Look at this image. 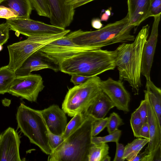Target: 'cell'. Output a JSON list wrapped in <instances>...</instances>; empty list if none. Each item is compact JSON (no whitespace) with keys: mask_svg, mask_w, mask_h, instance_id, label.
I'll return each mask as SVG.
<instances>
[{"mask_svg":"<svg viewBox=\"0 0 161 161\" xmlns=\"http://www.w3.org/2000/svg\"><path fill=\"white\" fill-rule=\"evenodd\" d=\"M149 28L148 25L143 26L133 42L122 43L116 49L117 53L116 67L119 71V80L127 81L135 95L139 94L142 85V54L144 45L148 37Z\"/></svg>","mask_w":161,"mask_h":161,"instance_id":"1","label":"cell"},{"mask_svg":"<svg viewBox=\"0 0 161 161\" xmlns=\"http://www.w3.org/2000/svg\"><path fill=\"white\" fill-rule=\"evenodd\" d=\"M116 50L101 49L84 51L68 58L59 65V71L66 74L92 77L116 67Z\"/></svg>","mask_w":161,"mask_h":161,"instance_id":"2","label":"cell"},{"mask_svg":"<svg viewBox=\"0 0 161 161\" xmlns=\"http://www.w3.org/2000/svg\"><path fill=\"white\" fill-rule=\"evenodd\" d=\"M134 28L126 15L122 19L109 23L101 29L90 31L79 29L69 32V34L75 43L94 50L117 43L133 41L135 38L131 32Z\"/></svg>","mask_w":161,"mask_h":161,"instance_id":"3","label":"cell"},{"mask_svg":"<svg viewBox=\"0 0 161 161\" xmlns=\"http://www.w3.org/2000/svg\"><path fill=\"white\" fill-rule=\"evenodd\" d=\"M97 120L87 115L82 125L49 155L48 161H88L93 124Z\"/></svg>","mask_w":161,"mask_h":161,"instance_id":"4","label":"cell"},{"mask_svg":"<svg viewBox=\"0 0 161 161\" xmlns=\"http://www.w3.org/2000/svg\"><path fill=\"white\" fill-rule=\"evenodd\" d=\"M17 127L30 142L37 146L44 153L50 155L47 128L39 110L31 108L21 103L16 114Z\"/></svg>","mask_w":161,"mask_h":161,"instance_id":"5","label":"cell"},{"mask_svg":"<svg viewBox=\"0 0 161 161\" xmlns=\"http://www.w3.org/2000/svg\"><path fill=\"white\" fill-rule=\"evenodd\" d=\"M101 80L97 76L92 77L69 89L62 104L64 112L71 117L79 113H85L103 92Z\"/></svg>","mask_w":161,"mask_h":161,"instance_id":"6","label":"cell"},{"mask_svg":"<svg viewBox=\"0 0 161 161\" xmlns=\"http://www.w3.org/2000/svg\"><path fill=\"white\" fill-rule=\"evenodd\" d=\"M70 32V30L65 29L62 32L56 34L29 36L25 40L8 46L9 61L8 67L15 72L32 53Z\"/></svg>","mask_w":161,"mask_h":161,"instance_id":"7","label":"cell"},{"mask_svg":"<svg viewBox=\"0 0 161 161\" xmlns=\"http://www.w3.org/2000/svg\"><path fill=\"white\" fill-rule=\"evenodd\" d=\"M69 33L48 43L39 50L59 67L65 60L81 52L92 50L88 47L75 43Z\"/></svg>","mask_w":161,"mask_h":161,"instance_id":"8","label":"cell"},{"mask_svg":"<svg viewBox=\"0 0 161 161\" xmlns=\"http://www.w3.org/2000/svg\"><path fill=\"white\" fill-rule=\"evenodd\" d=\"M44 87L43 79L40 75L31 74L16 75L8 93L31 102H36L39 93Z\"/></svg>","mask_w":161,"mask_h":161,"instance_id":"9","label":"cell"},{"mask_svg":"<svg viewBox=\"0 0 161 161\" xmlns=\"http://www.w3.org/2000/svg\"><path fill=\"white\" fill-rule=\"evenodd\" d=\"M10 30L18 36L21 34L28 37L58 34L65 29L30 19L12 18L6 19Z\"/></svg>","mask_w":161,"mask_h":161,"instance_id":"10","label":"cell"},{"mask_svg":"<svg viewBox=\"0 0 161 161\" xmlns=\"http://www.w3.org/2000/svg\"><path fill=\"white\" fill-rule=\"evenodd\" d=\"M100 85L102 92L107 96L118 109L125 113L129 112L130 96L122 81L115 80L109 77L106 80H101Z\"/></svg>","mask_w":161,"mask_h":161,"instance_id":"11","label":"cell"},{"mask_svg":"<svg viewBox=\"0 0 161 161\" xmlns=\"http://www.w3.org/2000/svg\"><path fill=\"white\" fill-rule=\"evenodd\" d=\"M49 9L51 25L65 29L72 23L75 9L69 0H47Z\"/></svg>","mask_w":161,"mask_h":161,"instance_id":"12","label":"cell"},{"mask_svg":"<svg viewBox=\"0 0 161 161\" xmlns=\"http://www.w3.org/2000/svg\"><path fill=\"white\" fill-rule=\"evenodd\" d=\"M160 14L153 17L151 34L145 42L143 49L141 67V74L146 80H150V72L158 35V26L161 18Z\"/></svg>","mask_w":161,"mask_h":161,"instance_id":"13","label":"cell"},{"mask_svg":"<svg viewBox=\"0 0 161 161\" xmlns=\"http://www.w3.org/2000/svg\"><path fill=\"white\" fill-rule=\"evenodd\" d=\"M20 138L11 127L0 135V161H20L19 148Z\"/></svg>","mask_w":161,"mask_h":161,"instance_id":"14","label":"cell"},{"mask_svg":"<svg viewBox=\"0 0 161 161\" xmlns=\"http://www.w3.org/2000/svg\"><path fill=\"white\" fill-rule=\"evenodd\" d=\"M144 92V98L147 102V122L149 133V140L147 146L149 149V154L146 161H153L155 153L161 147V125L159 123L156 114L145 90Z\"/></svg>","mask_w":161,"mask_h":161,"instance_id":"15","label":"cell"},{"mask_svg":"<svg viewBox=\"0 0 161 161\" xmlns=\"http://www.w3.org/2000/svg\"><path fill=\"white\" fill-rule=\"evenodd\" d=\"M46 69H51L55 72L59 70V66L38 50L28 57L15 73L16 75H25L30 74L33 71Z\"/></svg>","mask_w":161,"mask_h":161,"instance_id":"16","label":"cell"},{"mask_svg":"<svg viewBox=\"0 0 161 161\" xmlns=\"http://www.w3.org/2000/svg\"><path fill=\"white\" fill-rule=\"evenodd\" d=\"M40 111L49 131L54 134L62 135L67 124L66 113L63 110L53 104Z\"/></svg>","mask_w":161,"mask_h":161,"instance_id":"17","label":"cell"},{"mask_svg":"<svg viewBox=\"0 0 161 161\" xmlns=\"http://www.w3.org/2000/svg\"><path fill=\"white\" fill-rule=\"evenodd\" d=\"M128 16L130 24L134 27L151 17L149 0H127Z\"/></svg>","mask_w":161,"mask_h":161,"instance_id":"18","label":"cell"},{"mask_svg":"<svg viewBox=\"0 0 161 161\" xmlns=\"http://www.w3.org/2000/svg\"><path fill=\"white\" fill-rule=\"evenodd\" d=\"M115 107L113 103L102 92L84 113L97 120L104 118L109 110Z\"/></svg>","mask_w":161,"mask_h":161,"instance_id":"19","label":"cell"},{"mask_svg":"<svg viewBox=\"0 0 161 161\" xmlns=\"http://www.w3.org/2000/svg\"><path fill=\"white\" fill-rule=\"evenodd\" d=\"M0 6L10 8L18 14L17 18L28 19L32 10L30 0H0Z\"/></svg>","mask_w":161,"mask_h":161,"instance_id":"20","label":"cell"},{"mask_svg":"<svg viewBox=\"0 0 161 161\" xmlns=\"http://www.w3.org/2000/svg\"><path fill=\"white\" fill-rule=\"evenodd\" d=\"M152 106L161 125V90L150 80H146V90Z\"/></svg>","mask_w":161,"mask_h":161,"instance_id":"21","label":"cell"},{"mask_svg":"<svg viewBox=\"0 0 161 161\" xmlns=\"http://www.w3.org/2000/svg\"><path fill=\"white\" fill-rule=\"evenodd\" d=\"M148 142V139L137 138L131 142L128 143L125 147V152L123 157L124 160L133 161Z\"/></svg>","mask_w":161,"mask_h":161,"instance_id":"22","label":"cell"},{"mask_svg":"<svg viewBox=\"0 0 161 161\" xmlns=\"http://www.w3.org/2000/svg\"><path fill=\"white\" fill-rule=\"evenodd\" d=\"M16 75L7 65L0 68V94L8 93L10 88Z\"/></svg>","mask_w":161,"mask_h":161,"instance_id":"23","label":"cell"},{"mask_svg":"<svg viewBox=\"0 0 161 161\" xmlns=\"http://www.w3.org/2000/svg\"><path fill=\"white\" fill-rule=\"evenodd\" d=\"M109 147L106 143L92 144L88 155V161H102L109 153Z\"/></svg>","mask_w":161,"mask_h":161,"instance_id":"24","label":"cell"},{"mask_svg":"<svg viewBox=\"0 0 161 161\" xmlns=\"http://www.w3.org/2000/svg\"><path fill=\"white\" fill-rule=\"evenodd\" d=\"M87 115L82 112L78 113L73 116L71 119L67 123L64 132L62 135L64 139L82 125Z\"/></svg>","mask_w":161,"mask_h":161,"instance_id":"25","label":"cell"},{"mask_svg":"<svg viewBox=\"0 0 161 161\" xmlns=\"http://www.w3.org/2000/svg\"><path fill=\"white\" fill-rule=\"evenodd\" d=\"M130 123L134 137L140 138V132L143 124L137 109L131 114Z\"/></svg>","mask_w":161,"mask_h":161,"instance_id":"26","label":"cell"},{"mask_svg":"<svg viewBox=\"0 0 161 161\" xmlns=\"http://www.w3.org/2000/svg\"><path fill=\"white\" fill-rule=\"evenodd\" d=\"M121 134V131L118 129L115 132L104 136H92V144H98L109 142H114L116 143L119 142Z\"/></svg>","mask_w":161,"mask_h":161,"instance_id":"27","label":"cell"},{"mask_svg":"<svg viewBox=\"0 0 161 161\" xmlns=\"http://www.w3.org/2000/svg\"><path fill=\"white\" fill-rule=\"evenodd\" d=\"M32 6L40 16L49 18V9L47 0H30Z\"/></svg>","mask_w":161,"mask_h":161,"instance_id":"28","label":"cell"},{"mask_svg":"<svg viewBox=\"0 0 161 161\" xmlns=\"http://www.w3.org/2000/svg\"><path fill=\"white\" fill-rule=\"evenodd\" d=\"M106 126L109 134L113 133L118 130L119 126L124 124L122 119L116 113H111L109 116Z\"/></svg>","mask_w":161,"mask_h":161,"instance_id":"29","label":"cell"},{"mask_svg":"<svg viewBox=\"0 0 161 161\" xmlns=\"http://www.w3.org/2000/svg\"><path fill=\"white\" fill-rule=\"evenodd\" d=\"M47 132L49 144L52 152L56 149L65 139L62 135L54 134L50 132L48 128Z\"/></svg>","mask_w":161,"mask_h":161,"instance_id":"30","label":"cell"},{"mask_svg":"<svg viewBox=\"0 0 161 161\" xmlns=\"http://www.w3.org/2000/svg\"><path fill=\"white\" fill-rule=\"evenodd\" d=\"M108 119V117H107L95 120L92 126V136H96L106 127Z\"/></svg>","mask_w":161,"mask_h":161,"instance_id":"31","label":"cell"},{"mask_svg":"<svg viewBox=\"0 0 161 161\" xmlns=\"http://www.w3.org/2000/svg\"><path fill=\"white\" fill-rule=\"evenodd\" d=\"M10 30L7 22L0 24V44L3 45L7 42L9 37Z\"/></svg>","mask_w":161,"mask_h":161,"instance_id":"32","label":"cell"},{"mask_svg":"<svg viewBox=\"0 0 161 161\" xmlns=\"http://www.w3.org/2000/svg\"><path fill=\"white\" fill-rule=\"evenodd\" d=\"M18 14L14 10L7 7L0 6V18L6 19L17 18Z\"/></svg>","mask_w":161,"mask_h":161,"instance_id":"33","label":"cell"},{"mask_svg":"<svg viewBox=\"0 0 161 161\" xmlns=\"http://www.w3.org/2000/svg\"><path fill=\"white\" fill-rule=\"evenodd\" d=\"M150 16H154L161 14V0H149Z\"/></svg>","mask_w":161,"mask_h":161,"instance_id":"34","label":"cell"},{"mask_svg":"<svg viewBox=\"0 0 161 161\" xmlns=\"http://www.w3.org/2000/svg\"><path fill=\"white\" fill-rule=\"evenodd\" d=\"M136 109L139 112L142 123L143 124L147 121V102L145 98L141 101L139 106Z\"/></svg>","mask_w":161,"mask_h":161,"instance_id":"35","label":"cell"},{"mask_svg":"<svg viewBox=\"0 0 161 161\" xmlns=\"http://www.w3.org/2000/svg\"><path fill=\"white\" fill-rule=\"evenodd\" d=\"M116 150L114 161H124L123 157L125 152V147L122 143L119 142L116 143Z\"/></svg>","mask_w":161,"mask_h":161,"instance_id":"36","label":"cell"},{"mask_svg":"<svg viewBox=\"0 0 161 161\" xmlns=\"http://www.w3.org/2000/svg\"><path fill=\"white\" fill-rule=\"evenodd\" d=\"M71 75V77L70 81L75 86L80 85L84 83L90 78V77L77 74H72Z\"/></svg>","mask_w":161,"mask_h":161,"instance_id":"37","label":"cell"},{"mask_svg":"<svg viewBox=\"0 0 161 161\" xmlns=\"http://www.w3.org/2000/svg\"><path fill=\"white\" fill-rule=\"evenodd\" d=\"M95 0H69L71 5L75 8Z\"/></svg>","mask_w":161,"mask_h":161,"instance_id":"38","label":"cell"},{"mask_svg":"<svg viewBox=\"0 0 161 161\" xmlns=\"http://www.w3.org/2000/svg\"><path fill=\"white\" fill-rule=\"evenodd\" d=\"M140 138L147 139L149 140V133L147 121L143 124L140 132Z\"/></svg>","mask_w":161,"mask_h":161,"instance_id":"39","label":"cell"},{"mask_svg":"<svg viewBox=\"0 0 161 161\" xmlns=\"http://www.w3.org/2000/svg\"><path fill=\"white\" fill-rule=\"evenodd\" d=\"M149 154V149L147 147L144 151L141 153L138 154L133 161H146Z\"/></svg>","mask_w":161,"mask_h":161,"instance_id":"40","label":"cell"},{"mask_svg":"<svg viewBox=\"0 0 161 161\" xmlns=\"http://www.w3.org/2000/svg\"><path fill=\"white\" fill-rule=\"evenodd\" d=\"M91 25L92 27L97 29H101L103 27L100 19L98 18L92 19L91 21Z\"/></svg>","mask_w":161,"mask_h":161,"instance_id":"41","label":"cell"},{"mask_svg":"<svg viewBox=\"0 0 161 161\" xmlns=\"http://www.w3.org/2000/svg\"><path fill=\"white\" fill-rule=\"evenodd\" d=\"M111 8L106 10L104 13L101 15L100 20L101 21H107L111 15Z\"/></svg>","mask_w":161,"mask_h":161,"instance_id":"42","label":"cell"},{"mask_svg":"<svg viewBox=\"0 0 161 161\" xmlns=\"http://www.w3.org/2000/svg\"><path fill=\"white\" fill-rule=\"evenodd\" d=\"M161 161V147H160L155 153L153 161Z\"/></svg>","mask_w":161,"mask_h":161,"instance_id":"43","label":"cell"},{"mask_svg":"<svg viewBox=\"0 0 161 161\" xmlns=\"http://www.w3.org/2000/svg\"><path fill=\"white\" fill-rule=\"evenodd\" d=\"M111 160V157L107 154L105 155L103 158L102 161H110Z\"/></svg>","mask_w":161,"mask_h":161,"instance_id":"44","label":"cell"},{"mask_svg":"<svg viewBox=\"0 0 161 161\" xmlns=\"http://www.w3.org/2000/svg\"><path fill=\"white\" fill-rule=\"evenodd\" d=\"M3 49V45L0 44V51H2Z\"/></svg>","mask_w":161,"mask_h":161,"instance_id":"45","label":"cell"},{"mask_svg":"<svg viewBox=\"0 0 161 161\" xmlns=\"http://www.w3.org/2000/svg\"></svg>","mask_w":161,"mask_h":161,"instance_id":"46","label":"cell"}]
</instances>
